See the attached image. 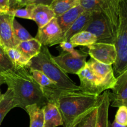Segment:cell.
<instances>
[{"label": "cell", "mask_w": 127, "mask_h": 127, "mask_svg": "<svg viewBox=\"0 0 127 127\" xmlns=\"http://www.w3.org/2000/svg\"><path fill=\"white\" fill-rule=\"evenodd\" d=\"M60 46L62 48L63 52L70 53H75L77 52V50L74 49V47L69 41H64V42H61L60 43Z\"/></svg>", "instance_id": "obj_32"}, {"label": "cell", "mask_w": 127, "mask_h": 127, "mask_svg": "<svg viewBox=\"0 0 127 127\" xmlns=\"http://www.w3.org/2000/svg\"><path fill=\"white\" fill-rule=\"evenodd\" d=\"M119 0H79V5L84 11L104 14L117 30Z\"/></svg>", "instance_id": "obj_6"}, {"label": "cell", "mask_w": 127, "mask_h": 127, "mask_svg": "<svg viewBox=\"0 0 127 127\" xmlns=\"http://www.w3.org/2000/svg\"><path fill=\"white\" fill-rule=\"evenodd\" d=\"M43 91L48 102L55 105L59 110L63 127H71L80 115L97 107L100 95L57 86L43 88Z\"/></svg>", "instance_id": "obj_1"}, {"label": "cell", "mask_w": 127, "mask_h": 127, "mask_svg": "<svg viewBox=\"0 0 127 127\" xmlns=\"http://www.w3.org/2000/svg\"><path fill=\"white\" fill-rule=\"evenodd\" d=\"M114 121L123 126H127V106L119 107Z\"/></svg>", "instance_id": "obj_30"}, {"label": "cell", "mask_w": 127, "mask_h": 127, "mask_svg": "<svg viewBox=\"0 0 127 127\" xmlns=\"http://www.w3.org/2000/svg\"><path fill=\"white\" fill-rule=\"evenodd\" d=\"M63 32L57 22V18L50 21L47 24L38 29L35 38L42 45L52 47L62 42Z\"/></svg>", "instance_id": "obj_9"}, {"label": "cell", "mask_w": 127, "mask_h": 127, "mask_svg": "<svg viewBox=\"0 0 127 127\" xmlns=\"http://www.w3.org/2000/svg\"><path fill=\"white\" fill-rule=\"evenodd\" d=\"M10 11V0H0V13H6Z\"/></svg>", "instance_id": "obj_33"}, {"label": "cell", "mask_w": 127, "mask_h": 127, "mask_svg": "<svg viewBox=\"0 0 127 127\" xmlns=\"http://www.w3.org/2000/svg\"><path fill=\"white\" fill-rule=\"evenodd\" d=\"M13 32L15 40L17 45L24 41L29 40L33 38L30 34L29 32L23 26H21L15 19L13 21Z\"/></svg>", "instance_id": "obj_26"}, {"label": "cell", "mask_w": 127, "mask_h": 127, "mask_svg": "<svg viewBox=\"0 0 127 127\" xmlns=\"http://www.w3.org/2000/svg\"><path fill=\"white\" fill-rule=\"evenodd\" d=\"M25 110L29 115L30 127H43L44 113L43 107L37 104H32L26 107Z\"/></svg>", "instance_id": "obj_21"}, {"label": "cell", "mask_w": 127, "mask_h": 127, "mask_svg": "<svg viewBox=\"0 0 127 127\" xmlns=\"http://www.w3.org/2000/svg\"><path fill=\"white\" fill-rule=\"evenodd\" d=\"M83 31H88L94 34L97 37V43L115 45L117 30L101 12H92L90 19Z\"/></svg>", "instance_id": "obj_5"}, {"label": "cell", "mask_w": 127, "mask_h": 127, "mask_svg": "<svg viewBox=\"0 0 127 127\" xmlns=\"http://www.w3.org/2000/svg\"><path fill=\"white\" fill-rule=\"evenodd\" d=\"M4 83H5L4 79V78L2 77V76L1 75V72H0V86H1V84H4Z\"/></svg>", "instance_id": "obj_36"}, {"label": "cell", "mask_w": 127, "mask_h": 127, "mask_svg": "<svg viewBox=\"0 0 127 127\" xmlns=\"http://www.w3.org/2000/svg\"><path fill=\"white\" fill-rule=\"evenodd\" d=\"M115 86L109 91L110 105L114 107L127 106V70L117 77Z\"/></svg>", "instance_id": "obj_12"}, {"label": "cell", "mask_w": 127, "mask_h": 127, "mask_svg": "<svg viewBox=\"0 0 127 127\" xmlns=\"http://www.w3.org/2000/svg\"><path fill=\"white\" fill-rule=\"evenodd\" d=\"M88 55L77 51L75 53L63 52L58 56L53 57L55 63L67 74H77L86 64Z\"/></svg>", "instance_id": "obj_7"}, {"label": "cell", "mask_w": 127, "mask_h": 127, "mask_svg": "<svg viewBox=\"0 0 127 127\" xmlns=\"http://www.w3.org/2000/svg\"><path fill=\"white\" fill-rule=\"evenodd\" d=\"M87 47L91 58L100 63L113 65L116 62L117 53L115 45L95 43Z\"/></svg>", "instance_id": "obj_10"}, {"label": "cell", "mask_w": 127, "mask_h": 127, "mask_svg": "<svg viewBox=\"0 0 127 127\" xmlns=\"http://www.w3.org/2000/svg\"><path fill=\"white\" fill-rule=\"evenodd\" d=\"M35 0H14L13 3L11 6L10 10L15 9L22 8L24 7L28 6L29 4H34Z\"/></svg>", "instance_id": "obj_31"}, {"label": "cell", "mask_w": 127, "mask_h": 127, "mask_svg": "<svg viewBox=\"0 0 127 127\" xmlns=\"http://www.w3.org/2000/svg\"><path fill=\"white\" fill-rule=\"evenodd\" d=\"M30 73L32 76L34 80L42 89L57 86L52 80H50L45 74L40 71L36 69H31Z\"/></svg>", "instance_id": "obj_27"}, {"label": "cell", "mask_w": 127, "mask_h": 127, "mask_svg": "<svg viewBox=\"0 0 127 127\" xmlns=\"http://www.w3.org/2000/svg\"><path fill=\"white\" fill-rule=\"evenodd\" d=\"M78 5L79 0H53L50 6L57 17Z\"/></svg>", "instance_id": "obj_24"}, {"label": "cell", "mask_w": 127, "mask_h": 127, "mask_svg": "<svg viewBox=\"0 0 127 127\" xmlns=\"http://www.w3.org/2000/svg\"><path fill=\"white\" fill-rule=\"evenodd\" d=\"M69 41L74 47H88L91 45L97 43V37L88 31H81L72 36Z\"/></svg>", "instance_id": "obj_23"}, {"label": "cell", "mask_w": 127, "mask_h": 127, "mask_svg": "<svg viewBox=\"0 0 127 127\" xmlns=\"http://www.w3.org/2000/svg\"><path fill=\"white\" fill-rule=\"evenodd\" d=\"M97 108L90 109L79 117L71 127H95Z\"/></svg>", "instance_id": "obj_22"}, {"label": "cell", "mask_w": 127, "mask_h": 127, "mask_svg": "<svg viewBox=\"0 0 127 127\" xmlns=\"http://www.w3.org/2000/svg\"><path fill=\"white\" fill-rule=\"evenodd\" d=\"M115 46L117 57L112 67L117 78L127 70V0H119V21Z\"/></svg>", "instance_id": "obj_4"}, {"label": "cell", "mask_w": 127, "mask_h": 127, "mask_svg": "<svg viewBox=\"0 0 127 127\" xmlns=\"http://www.w3.org/2000/svg\"><path fill=\"white\" fill-rule=\"evenodd\" d=\"M42 46V45L37 39L33 38L29 40L21 42L17 45L16 48L25 57L31 60L40 53Z\"/></svg>", "instance_id": "obj_20"}, {"label": "cell", "mask_w": 127, "mask_h": 127, "mask_svg": "<svg viewBox=\"0 0 127 127\" xmlns=\"http://www.w3.org/2000/svg\"><path fill=\"white\" fill-rule=\"evenodd\" d=\"M2 94H1V91H0V100H1V98H2Z\"/></svg>", "instance_id": "obj_38"}, {"label": "cell", "mask_w": 127, "mask_h": 127, "mask_svg": "<svg viewBox=\"0 0 127 127\" xmlns=\"http://www.w3.org/2000/svg\"><path fill=\"white\" fill-rule=\"evenodd\" d=\"M108 127H127V126H123V125L117 124L116 122L114 121L113 123H111V124L110 122L109 123V126H108Z\"/></svg>", "instance_id": "obj_35"}, {"label": "cell", "mask_w": 127, "mask_h": 127, "mask_svg": "<svg viewBox=\"0 0 127 127\" xmlns=\"http://www.w3.org/2000/svg\"><path fill=\"white\" fill-rule=\"evenodd\" d=\"M91 14V12L84 11L69 27V29L63 35L62 42L64 41H69L72 36L78 32L83 31L90 19Z\"/></svg>", "instance_id": "obj_18"}, {"label": "cell", "mask_w": 127, "mask_h": 127, "mask_svg": "<svg viewBox=\"0 0 127 127\" xmlns=\"http://www.w3.org/2000/svg\"><path fill=\"white\" fill-rule=\"evenodd\" d=\"M84 11V9L81 5H78L68 10L61 16L56 17L57 22L63 32V35L69 29V27Z\"/></svg>", "instance_id": "obj_16"}, {"label": "cell", "mask_w": 127, "mask_h": 127, "mask_svg": "<svg viewBox=\"0 0 127 127\" xmlns=\"http://www.w3.org/2000/svg\"><path fill=\"white\" fill-rule=\"evenodd\" d=\"M56 17L55 14L50 6L38 4H35L32 14V20L36 22L38 28L45 26Z\"/></svg>", "instance_id": "obj_14"}, {"label": "cell", "mask_w": 127, "mask_h": 127, "mask_svg": "<svg viewBox=\"0 0 127 127\" xmlns=\"http://www.w3.org/2000/svg\"><path fill=\"white\" fill-rule=\"evenodd\" d=\"M14 19L9 12L0 13V44L4 48H14L17 45L13 32Z\"/></svg>", "instance_id": "obj_11"}, {"label": "cell", "mask_w": 127, "mask_h": 127, "mask_svg": "<svg viewBox=\"0 0 127 127\" xmlns=\"http://www.w3.org/2000/svg\"><path fill=\"white\" fill-rule=\"evenodd\" d=\"M53 0H35L34 4H42L50 6Z\"/></svg>", "instance_id": "obj_34"}, {"label": "cell", "mask_w": 127, "mask_h": 127, "mask_svg": "<svg viewBox=\"0 0 127 127\" xmlns=\"http://www.w3.org/2000/svg\"><path fill=\"white\" fill-rule=\"evenodd\" d=\"M27 68L30 70L36 69L42 72L56 84L57 88L81 91L79 86H77L55 63L53 56L46 46H42L40 53L29 61Z\"/></svg>", "instance_id": "obj_3"}, {"label": "cell", "mask_w": 127, "mask_h": 127, "mask_svg": "<svg viewBox=\"0 0 127 127\" xmlns=\"http://www.w3.org/2000/svg\"><path fill=\"white\" fill-rule=\"evenodd\" d=\"M14 0H10V8H11V6H12V3H13Z\"/></svg>", "instance_id": "obj_37"}, {"label": "cell", "mask_w": 127, "mask_h": 127, "mask_svg": "<svg viewBox=\"0 0 127 127\" xmlns=\"http://www.w3.org/2000/svg\"><path fill=\"white\" fill-rule=\"evenodd\" d=\"M14 107H19V104L12 91L8 88L0 100V125L6 114Z\"/></svg>", "instance_id": "obj_19"}, {"label": "cell", "mask_w": 127, "mask_h": 127, "mask_svg": "<svg viewBox=\"0 0 127 127\" xmlns=\"http://www.w3.org/2000/svg\"><path fill=\"white\" fill-rule=\"evenodd\" d=\"M77 74L80 80L79 86L81 91L99 95L106 91L102 80L92 71L87 63Z\"/></svg>", "instance_id": "obj_8"}, {"label": "cell", "mask_w": 127, "mask_h": 127, "mask_svg": "<svg viewBox=\"0 0 127 127\" xmlns=\"http://www.w3.org/2000/svg\"><path fill=\"white\" fill-rule=\"evenodd\" d=\"M27 68H17L1 72L4 82L13 92L19 107L24 109L32 104L43 107L48 103L43 89L34 80Z\"/></svg>", "instance_id": "obj_2"}, {"label": "cell", "mask_w": 127, "mask_h": 127, "mask_svg": "<svg viewBox=\"0 0 127 127\" xmlns=\"http://www.w3.org/2000/svg\"><path fill=\"white\" fill-rule=\"evenodd\" d=\"M35 4H29L22 8L15 9L10 10L9 13L12 15L14 17H17L20 18L32 20V14Z\"/></svg>", "instance_id": "obj_28"}, {"label": "cell", "mask_w": 127, "mask_h": 127, "mask_svg": "<svg viewBox=\"0 0 127 127\" xmlns=\"http://www.w3.org/2000/svg\"><path fill=\"white\" fill-rule=\"evenodd\" d=\"M44 113L43 127H57L63 125L62 115L57 107L48 102L43 107Z\"/></svg>", "instance_id": "obj_17"}, {"label": "cell", "mask_w": 127, "mask_h": 127, "mask_svg": "<svg viewBox=\"0 0 127 127\" xmlns=\"http://www.w3.org/2000/svg\"><path fill=\"white\" fill-rule=\"evenodd\" d=\"M86 63L92 71L102 80L106 90L114 88L117 78L114 75L112 65L100 63L93 58H91Z\"/></svg>", "instance_id": "obj_13"}, {"label": "cell", "mask_w": 127, "mask_h": 127, "mask_svg": "<svg viewBox=\"0 0 127 127\" xmlns=\"http://www.w3.org/2000/svg\"><path fill=\"white\" fill-rule=\"evenodd\" d=\"M14 65L9 58L4 47L0 44V72L13 69Z\"/></svg>", "instance_id": "obj_29"}, {"label": "cell", "mask_w": 127, "mask_h": 127, "mask_svg": "<svg viewBox=\"0 0 127 127\" xmlns=\"http://www.w3.org/2000/svg\"><path fill=\"white\" fill-rule=\"evenodd\" d=\"M4 49L6 54L13 64L14 68H27L29 62L31 60L25 57L16 48H4Z\"/></svg>", "instance_id": "obj_25"}, {"label": "cell", "mask_w": 127, "mask_h": 127, "mask_svg": "<svg viewBox=\"0 0 127 127\" xmlns=\"http://www.w3.org/2000/svg\"><path fill=\"white\" fill-rule=\"evenodd\" d=\"M110 105V99L109 91H105L99 95V102L97 108L96 122L95 127H108L109 126V107Z\"/></svg>", "instance_id": "obj_15"}]
</instances>
